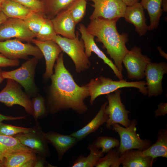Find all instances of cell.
<instances>
[{
	"label": "cell",
	"instance_id": "obj_1",
	"mask_svg": "<svg viewBox=\"0 0 167 167\" xmlns=\"http://www.w3.org/2000/svg\"><path fill=\"white\" fill-rule=\"evenodd\" d=\"M54 64V73L50 77L51 84L47 100L48 111L54 114L62 110L72 109L82 114L88 110L84 102L89 96L87 84L80 86L65 67L63 54L61 53Z\"/></svg>",
	"mask_w": 167,
	"mask_h": 167
},
{
	"label": "cell",
	"instance_id": "obj_2",
	"mask_svg": "<svg viewBox=\"0 0 167 167\" xmlns=\"http://www.w3.org/2000/svg\"><path fill=\"white\" fill-rule=\"evenodd\" d=\"M118 19L101 18L91 19L86 28L89 33L97 37V41L102 43L107 54L122 73V60L129 50L126 45L128 41L127 34H120L117 30L116 23Z\"/></svg>",
	"mask_w": 167,
	"mask_h": 167
},
{
	"label": "cell",
	"instance_id": "obj_3",
	"mask_svg": "<svg viewBox=\"0 0 167 167\" xmlns=\"http://www.w3.org/2000/svg\"><path fill=\"white\" fill-rule=\"evenodd\" d=\"M87 84L90 96V103L92 105L98 96L108 94L123 88H136L143 95L148 94L146 83L144 81L128 82L123 79L114 81L109 78L100 76L91 79Z\"/></svg>",
	"mask_w": 167,
	"mask_h": 167
},
{
	"label": "cell",
	"instance_id": "obj_4",
	"mask_svg": "<svg viewBox=\"0 0 167 167\" xmlns=\"http://www.w3.org/2000/svg\"><path fill=\"white\" fill-rule=\"evenodd\" d=\"M76 33L74 39L57 34L53 41L71 58L75 64L76 71L80 73L88 69L90 62L85 53L83 41L82 39L79 40L78 32Z\"/></svg>",
	"mask_w": 167,
	"mask_h": 167
},
{
	"label": "cell",
	"instance_id": "obj_5",
	"mask_svg": "<svg viewBox=\"0 0 167 167\" xmlns=\"http://www.w3.org/2000/svg\"><path fill=\"white\" fill-rule=\"evenodd\" d=\"M137 124V120L133 119L127 127H123L117 123L112 125L111 128L119 136L120 144L118 149L120 154L130 149L142 151L152 144L149 140L141 139L139 135L136 133Z\"/></svg>",
	"mask_w": 167,
	"mask_h": 167
},
{
	"label": "cell",
	"instance_id": "obj_6",
	"mask_svg": "<svg viewBox=\"0 0 167 167\" xmlns=\"http://www.w3.org/2000/svg\"><path fill=\"white\" fill-rule=\"evenodd\" d=\"M38 61L34 57L28 59L17 69L10 71H2V76L4 79H10L15 81L24 88L29 97L33 96L37 92L34 77Z\"/></svg>",
	"mask_w": 167,
	"mask_h": 167
},
{
	"label": "cell",
	"instance_id": "obj_7",
	"mask_svg": "<svg viewBox=\"0 0 167 167\" xmlns=\"http://www.w3.org/2000/svg\"><path fill=\"white\" fill-rule=\"evenodd\" d=\"M0 54L11 60H28L31 55L38 60L43 56L36 45L30 43H24L17 39H8L0 41Z\"/></svg>",
	"mask_w": 167,
	"mask_h": 167
},
{
	"label": "cell",
	"instance_id": "obj_8",
	"mask_svg": "<svg viewBox=\"0 0 167 167\" xmlns=\"http://www.w3.org/2000/svg\"><path fill=\"white\" fill-rule=\"evenodd\" d=\"M0 102L8 107L18 105L23 107L28 114L33 113L32 101L15 81L7 79L5 87L0 92Z\"/></svg>",
	"mask_w": 167,
	"mask_h": 167
},
{
	"label": "cell",
	"instance_id": "obj_9",
	"mask_svg": "<svg viewBox=\"0 0 167 167\" xmlns=\"http://www.w3.org/2000/svg\"><path fill=\"white\" fill-rule=\"evenodd\" d=\"M121 92V90L118 89L107 94L108 104L105 112L108 119L106 123V127L108 129H111L112 125L114 124H120L125 127H127L130 124L131 121L128 115L129 112L126 109L122 102Z\"/></svg>",
	"mask_w": 167,
	"mask_h": 167
},
{
	"label": "cell",
	"instance_id": "obj_10",
	"mask_svg": "<svg viewBox=\"0 0 167 167\" xmlns=\"http://www.w3.org/2000/svg\"><path fill=\"white\" fill-rule=\"evenodd\" d=\"M151 59L147 55H143L141 49L135 46L125 55L122 60L127 72L128 78L137 80L145 77V71Z\"/></svg>",
	"mask_w": 167,
	"mask_h": 167
},
{
	"label": "cell",
	"instance_id": "obj_11",
	"mask_svg": "<svg viewBox=\"0 0 167 167\" xmlns=\"http://www.w3.org/2000/svg\"><path fill=\"white\" fill-rule=\"evenodd\" d=\"M35 37V35L21 19L8 18L0 24V41L14 38L30 43Z\"/></svg>",
	"mask_w": 167,
	"mask_h": 167
},
{
	"label": "cell",
	"instance_id": "obj_12",
	"mask_svg": "<svg viewBox=\"0 0 167 167\" xmlns=\"http://www.w3.org/2000/svg\"><path fill=\"white\" fill-rule=\"evenodd\" d=\"M34 126L26 133H20L13 136L23 145L33 150L39 155L49 157L50 152L48 142L39 124L36 120Z\"/></svg>",
	"mask_w": 167,
	"mask_h": 167
},
{
	"label": "cell",
	"instance_id": "obj_13",
	"mask_svg": "<svg viewBox=\"0 0 167 167\" xmlns=\"http://www.w3.org/2000/svg\"><path fill=\"white\" fill-rule=\"evenodd\" d=\"M94 10L90 19L99 18L113 19L123 17L126 6L122 0H92Z\"/></svg>",
	"mask_w": 167,
	"mask_h": 167
},
{
	"label": "cell",
	"instance_id": "obj_14",
	"mask_svg": "<svg viewBox=\"0 0 167 167\" xmlns=\"http://www.w3.org/2000/svg\"><path fill=\"white\" fill-rule=\"evenodd\" d=\"M167 73V64L165 62H150L148 64L145 71V76L148 97H157L162 93V80Z\"/></svg>",
	"mask_w": 167,
	"mask_h": 167
},
{
	"label": "cell",
	"instance_id": "obj_15",
	"mask_svg": "<svg viewBox=\"0 0 167 167\" xmlns=\"http://www.w3.org/2000/svg\"><path fill=\"white\" fill-rule=\"evenodd\" d=\"M32 42L38 48L45 58L46 70L44 77L50 78L53 74L55 62L62 51L61 48L53 40L41 41L34 38Z\"/></svg>",
	"mask_w": 167,
	"mask_h": 167
},
{
	"label": "cell",
	"instance_id": "obj_16",
	"mask_svg": "<svg viewBox=\"0 0 167 167\" xmlns=\"http://www.w3.org/2000/svg\"><path fill=\"white\" fill-rule=\"evenodd\" d=\"M79 30L84 43L85 52L88 58L90 57L92 52H94L105 63L110 67L119 80L122 79V73L119 71L112 60L109 59L98 47L94 41V36L87 31L85 25L80 24Z\"/></svg>",
	"mask_w": 167,
	"mask_h": 167
},
{
	"label": "cell",
	"instance_id": "obj_17",
	"mask_svg": "<svg viewBox=\"0 0 167 167\" xmlns=\"http://www.w3.org/2000/svg\"><path fill=\"white\" fill-rule=\"evenodd\" d=\"M51 20L57 34L69 39L75 37L76 24L66 8L59 12Z\"/></svg>",
	"mask_w": 167,
	"mask_h": 167
},
{
	"label": "cell",
	"instance_id": "obj_18",
	"mask_svg": "<svg viewBox=\"0 0 167 167\" xmlns=\"http://www.w3.org/2000/svg\"><path fill=\"white\" fill-rule=\"evenodd\" d=\"M123 17L135 26L136 32L140 36L144 35L148 30L144 8L140 2L127 6Z\"/></svg>",
	"mask_w": 167,
	"mask_h": 167
},
{
	"label": "cell",
	"instance_id": "obj_19",
	"mask_svg": "<svg viewBox=\"0 0 167 167\" xmlns=\"http://www.w3.org/2000/svg\"><path fill=\"white\" fill-rule=\"evenodd\" d=\"M45 136L48 143L55 149L58 159L60 161L65 153L74 147L78 142L74 137L54 131L45 133Z\"/></svg>",
	"mask_w": 167,
	"mask_h": 167
},
{
	"label": "cell",
	"instance_id": "obj_20",
	"mask_svg": "<svg viewBox=\"0 0 167 167\" xmlns=\"http://www.w3.org/2000/svg\"><path fill=\"white\" fill-rule=\"evenodd\" d=\"M107 104V101L104 102L96 115L90 122L83 128L70 135L75 137L79 142L95 131L100 126L106 123L108 119V116L105 112Z\"/></svg>",
	"mask_w": 167,
	"mask_h": 167
},
{
	"label": "cell",
	"instance_id": "obj_21",
	"mask_svg": "<svg viewBox=\"0 0 167 167\" xmlns=\"http://www.w3.org/2000/svg\"><path fill=\"white\" fill-rule=\"evenodd\" d=\"M156 159L144 156L142 151L130 149L120 154V162L123 167H151Z\"/></svg>",
	"mask_w": 167,
	"mask_h": 167
},
{
	"label": "cell",
	"instance_id": "obj_22",
	"mask_svg": "<svg viewBox=\"0 0 167 167\" xmlns=\"http://www.w3.org/2000/svg\"><path fill=\"white\" fill-rule=\"evenodd\" d=\"M143 156L156 159L157 157L167 158V129L161 128L158 133L156 142L145 150L142 151Z\"/></svg>",
	"mask_w": 167,
	"mask_h": 167
},
{
	"label": "cell",
	"instance_id": "obj_23",
	"mask_svg": "<svg viewBox=\"0 0 167 167\" xmlns=\"http://www.w3.org/2000/svg\"><path fill=\"white\" fill-rule=\"evenodd\" d=\"M1 11L8 17L24 20L34 12L13 0H6L1 4Z\"/></svg>",
	"mask_w": 167,
	"mask_h": 167
},
{
	"label": "cell",
	"instance_id": "obj_24",
	"mask_svg": "<svg viewBox=\"0 0 167 167\" xmlns=\"http://www.w3.org/2000/svg\"><path fill=\"white\" fill-rule=\"evenodd\" d=\"M36 157L35 152L22 151L6 154L1 158L2 167H24L28 161Z\"/></svg>",
	"mask_w": 167,
	"mask_h": 167
},
{
	"label": "cell",
	"instance_id": "obj_25",
	"mask_svg": "<svg viewBox=\"0 0 167 167\" xmlns=\"http://www.w3.org/2000/svg\"><path fill=\"white\" fill-rule=\"evenodd\" d=\"M162 0H141L140 2L144 9H146L149 15L150 24L148 30L156 28L163 11L161 8Z\"/></svg>",
	"mask_w": 167,
	"mask_h": 167
},
{
	"label": "cell",
	"instance_id": "obj_26",
	"mask_svg": "<svg viewBox=\"0 0 167 167\" xmlns=\"http://www.w3.org/2000/svg\"><path fill=\"white\" fill-rule=\"evenodd\" d=\"M22 151L35 152L32 150L23 145L17 138L14 136L0 135V156L1 158L6 154Z\"/></svg>",
	"mask_w": 167,
	"mask_h": 167
},
{
	"label": "cell",
	"instance_id": "obj_27",
	"mask_svg": "<svg viewBox=\"0 0 167 167\" xmlns=\"http://www.w3.org/2000/svg\"><path fill=\"white\" fill-rule=\"evenodd\" d=\"M88 148L90 151L89 154L86 157L79 156L74 161L72 167H94L98 160L103 156L104 153L92 143L88 144Z\"/></svg>",
	"mask_w": 167,
	"mask_h": 167
},
{
	"label": "cell",
	"instance_id": "obj_28",
	"mask_svg": "<svg viewBox=\"0 0 167 167\" xmlns=\"http://www.w3.org/2000/svg\"><path fill=\"white\" fill-rule=\"evenodd\" d=\"M44 8L46 18L52 19L59 12L66 9L73 0H40Z\"/></svg>",
	"mask_w": 167,
	"mask_h": 167
},
{
	"label": "cell",
	"instance_id": "obj_29",
	"mask_svg": "<svg viewBox=\"0 0 167 167\" xmlns=\"http://www.w3.org/2000/svg\"><path fill=\"white\" fill-rule=\"evenodd\" d=\"M104 157L100 158L95 166L96 167H119L121 165L120 154L118 148H113Z\"/></svg>",
	"mask_w": 167,
	"mask_h": 167
},
{
	"label": "cell",
	"instance_id": "obj_30",
	"mask_svg": "<svg viewBox=\"0 0 167 167\" xmlns=\"http://www.w3.org/2000/svg\"><path fill=\"white\" fill-rule=\"evenodd\" d=\"M92 143L98 149H101V151L104 154L107 153L115 148H118L120 142L118 139L113 137L100 136Z\"/></svg>",
	"mask_w": 167,
	"mask_h": 167
},
{
	"label": "cell",
	"instance_id": "obj_31",
	"mask_svg": "<svg viewBox=\"0 0 167 167\" xmlns=\"http://www.w3.org/2000/svg\"><path fill=\"white\" fill-rule=\"evenodd\" d=\"M86 0H73L66 8L76 24L83 18L86 12Z\"/></svg>",
	"mask_w": 167,
	"mask_h": 167
},
{
	"label": "cell",
	"instance_id": "obj_32",
	"mask_svg": "<svg viewBox=\"0 0 167 167\" xmlns=\"http://www.w3.org/2000/svg\"><path fill=\"white\" fill-rule=\"evenodd\" d=\"M46 18L43 13L33 12L24 20L36 37Z\"/></svg>",
	"mask_w": 167,
	"mask_h": 167
},
{
	"label": "cell",
	"instance_id": "obj_33",
	"mask_svg": "<svg viewBox=\"0 0 167 167\" xmlns=\"http://www.w3.org/2000/svg\"><path fill=\"white\" fill-rule=\"evenodd\" d=\"M57 35L51 19L46 18L36 37L41 41L54 40Z\"/></svg>",
	"mask_w": 167,
	"mask_h": 167
},
{
	"label": "cell",
	"instance_id": "obj_34",
	"mask_svg": "<svg viewBox=\"0 0 167 167\" xmlns=\"http://www.w3.org/2000/svg\"><path fill=\"white\" fill-rule=\"evenodd\" d=\"M32 101L33 111V116L36 121L39 118L46 116L48 111L46 108L44 98L38 95L33 98Z\"/></svg>",
	"mask_w": 167,
	"mask_h": 167
},
{
	"label": "cell",
	"instance_id": "obj_35",
	"mask_svg": "<svg viewBox=\"0 0 167 167\" xmlns=\"http://www.w3.org/2000/svg\"><path fill=\"white\" fill-rule=\"evenodd\" d=\"M31 128L16 126L2 123L0 125V135L13 136L15 135L29 132Z\"/></svg>",
	"mask_w": 167,
	"mask_h": 167
},
{
	"label": "cell",
	"instance_id": "obj_36",
	"mask_svg": "<svg viewBox=\"0 0 167 167\" xmlns=\"http://www.w3.org/2000/svg\"><path fill=\"white\" fill-rule=\"evenodd\" d=\"M31 10L33 11L44 14V8L40 0H13Z\"/></svg>",
	"mask_w": 167,
	"mask_h": 167
},
{
	"label": "cell",
	"instance_id": "obj_37",
	"mask_svg": "<svg viewBox=\"0 0 167 167\" xmlns=\"http://www.w3.org/2000/svg\"><path fill=\"white\" fill-rule=\"evenodd\" d=\"M19 64V60L10 59L0 54V67L16 66Z\"/></svg>",
	"mask_w": 167,
	"mask_h": 167
},
{
	"label": "cell",
	"instance_id": "obj_38",
	"mask_svg": "<svg viewBox=\"0 0 167 167\" xmlns=\"http://www.w3.org/2000/svg\"><path fill=\"white\" fill-rule=\"evenodd\" d=\"M154 116L156 118L165 116L167 113V103L162 102L158 105V109L155 111Z\"/></svg>",
	"mask_w": 167,
	"mask_h": 167
},
{
	"label": "cell",
	"instance_id": "obj_39",
	"mask_svg": "<svg viewBox=\"0 0 167 167\" xmlns=\"http://www.w3.org/2000/svg\"><path fill=\"white\" fill-rule=\"evenodd\" d=\"M25 116L21 117H13L3 115L0 113V121L3 120H16L20 119H25Z\"/></svg>",
	"mask_w": 167,
	"mask_h": 167
},
{
	"label": "cell",
	"instance_id": "obj_40",
	"mask_svg": "<svg viewBox=\"0 0 167 167\" xmlns=\"http://www.w3.org/2000/svg\"><path fill=\"white\" fill-rule=\"evenodd\" d=\"M122 1L126 6H128L139 2V0H122Z\"/></svg>",
	"mask_w": 167,
	"mask_h": 167
},
{
	"label": "cell",
	"instance_id": "obj_41",
	"mask_svg": "<svg viewBox=\"0 0 167 167\" xmlns=\"http://www.w3.org/2000/svg\"><path fill=\"white\" fill-rule=\"evenodd\" d=\"M161 6L162 7L163 11L166 12L167 11V0H162Z\"/></svg>",
	"mask_w": 167,
	"mask_h": 167
},
{
	"label": "cell",
	"instance_id": "obj_42",
	"mask_svg": "<svg viewBox=\"0 0 167 167\" xmlns=\"http://www.w3.org/2000/svg\"><path fill=\"white\" fill-rule=\"evenodd\" d=\"M8 18L1 11H0V24Z\"/></svg>",
	"mask_w": 167,
	"mask_h": 167
},
{
	"label": "cell",
	"instance_id": "obj_43",
	"mask_svg": "<svg viewBox=\"0 0 167 167\" xmlns=\"http://www.w3.org/2000/svg\"><path fill=\"white\" fill-rule=\"evenodd\" d=\"M157 49L161 55L167 59V54L162 50L161 48L159 46L158 47Z\"/></svg>",
	"mask_w": 167,
	"mask_h": 167
},
{
	"label": "cell",
	"instance_id": "obj_44",
	"mask_svg": "<svg viewBox=\"0 0 167 167\" xmlns=\"http://www.w3.org/2000/svg\"><path fill=\"white\" fill-rule=\"evenodd\" d=\"M2 70L0 69V84H1L3 81L4 79L2 76Z\"/></svg>",
	"mask_w": 167,
	"mask_h": 167
},
{
	"label": "cell",
	"instance_id": "obj_45",
	"mask_svg": "<svg viewBox=\"0 0 167 167\" xmlns=\"http://www.w3.org/2000/svg\"><path fill=\"white\" fill-rule=\"evenodd\" d=\"M2 167V161L1 158V157L0 156V167Z\"/></svg>",
	"mask_w": 167,
	"mask_h": 167
},
{
	"label": "cell",
	"instance_id": "obj_46",
	"mask_svg": "<svg viewBox=\"0 0 167 167\" xmlns=\"http://www.w3.org/2000/svg\"><path fill=\"white\" fill-rule=\"evenodd\" d=\"M5 0H0V5Z\"/></svg>",
	"mask_w": 167,
	"mask_h": 167
},
{
	"label": "cell",
	"instance_id": "obj_47",
	"mask_svg": "<svg viewBox=\"0 0 167 167\" xmlns=\"http://www.w3.org/2000/svg\"><path fill=\"white\" fill-rule=\"evenodd\" d=\"M1 11V4L0 5V11Z\"/></svg>",
	"mask_w": 167,
	"mask_h": 167
},
{
	"label": "cell",
	"instance_id": "obj_48",
	"mask_svg": "<svg viewBox=\"0 0 167 167\" xmlns=\"http://www.w3.org/2000/svg\"><path fill=\"white\" fill-rule=\"evenodd\" d=\"M2 123V122L0 121V125Z\"/></svg>",
	"mask_w": 167,
	"mask_h": 167
}]
</instances>
